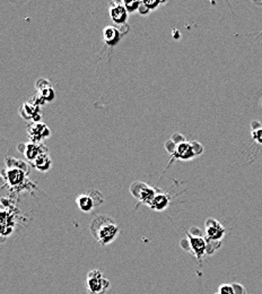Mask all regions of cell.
I'll return each mask as SVG.
<instances>
[{
  "label": "cell",
  "instance_id": "1",
  "mask_svg": "<svg viewBox=\"0 0 262 294\" xmlns=\"http://www.w3.org/2000/svg\"><path fill=\"white\" fill-rule=\"evenodd\" d=\"M91 233L102 245H110L119 234V226L109 216H96L91 223Z\"/></svg>",
  "mask_w": 262,
  "mask_h": 294
},
{
  "label": "cell",
  "instance_id": "2",
  "mask_svg": "<svg viewBox=\"0 0 262 294\" xmlns=\"http://www.w3.org/2000/svg\"><path fill=\"white\" fill-rule=\"evenodd\" d=\"M110 286V281L103 276L99 270H94L87 274L86 289L88 294H106Z\"/></svg>",
  "mask_w": 262,
  "mask_h": 294
},
{
  "label": "cell",
  "instance_id": "3",
  "mask_svg": "<svg viewBox=\"0 0 262 294\" xmlns=\"http://www.w3.org/2000/svg\"><path fill=\"white\" fill-rule=\"evenodd\" d=\"M188 240H189V250L199 262H201L202 258L209 253V245L207 240L201 235L198 237V235H193L190 232L188 233Z\"/></svg>",
  "mask_w": 262,
  "mask_h": 294
},
{
  "label": "cell",
  "instance_id": "4",
  "mask_svg": "<svg viewBox=\"0 0 262 294\" xmlns=\"http://www.w3.org/2000/svg\"><path fill=\"white\" fill-rule=\"evenodd\" d=\"M130 191L132 196L147 205H149L150 201H152L154 199V197L156 196L155 190L152 188V187H149L148 185H145V183L139 181L132 183Z\"/></svg>",
  "mask_w": 262,
  "mask_h": 294
},
{
  "label": "cell",
  "instance_id": "5",
  "mask_svg": "<svg viewBox=\"0 0 262 294\" xmlns=\"http://www.w3.org/2000/svg\"><path fill=\"white\" fill-rule=\"evenodd\" d=\"M224 226L218 222V220L210 219L206 222V238L208 239L209 242H217L219 244V241L223 239L225 235Z\"/></svg>",
  "mask_w": 262,
  "mask_h": 294
},
{
  "label": "cell",
  "instance_id": "6",
  "mask_svg": "<svg viewBox=\"0 0 262 294\" xmlns=\"http://www.w3.org/2000/svg\"><path fill=\"white\" fill-rule=\"evenodd\" d=\"M28 135L33 143H39L50 135V130L44 123L34 122L28 128Z\"/></svg>",
  "mask_w": 262,
  "mask_h": 294
},
{
  "label": "cell",
  "instance_id": "7",
  "mask_svg": "<svg viewBox=\"0 0 262 294\" xmlns=\"http://www.w3.org/2000/svg\"><path fill=\"white\" fill-rule=\"evenodd\" d=\"M110 16L118 25H124L128 20V10L122 3H113L110 8Z\"/></svg>",
  "mask_w": 262,
  "mask_h": 294
},
{
  "label": "cell",
  "instance_id": "8",
  "mask_svg": "<svg viewBox=\"0 0 262 294\" xmlns=\"http://www.w3.org/2000/svg\"><path fill=\"white\" fill-rule=\"evenodd\" d=\"M25 171L21 168H10L7 171V180L8 183L13 187H20L24 182Z\"/></svg>",
  "mask_w": 262,
  "mask_h": 294
},
{
  "label": "cell",
  "instance_id": "9",
  "mask_svg": "<svg viewBox=\"0 0 262 294\" xmlns=\"http://www.w3.org/2000/svg\"><path fill=\"white\" fill-rule=\"evenodd\" d=\"M121 39V33L119 28L114 26H106L103 29V40L108 46H116V44L120 41Z\"/></svg>",
  "mask_w": 262,
  "mask_h": 294
},
{
  "label": "cell",
  "instance_id": "10",
  "mask_svg": "<svg viewBox=\"0 0 262 294\" xmlns=\"http://www.w3.org/2000/svg\"><path fill=\"white\" fill-rule=\"evenodd\" d=\"M197 152L193 150V145H191L190 143H181L174 150V155L176 157H180V159H190L193 155H195Z\"/></svg>",
  "mask_w": 262,
  "mask_h": 294
},
{
  "label": "cell",
  "instance_id": "11",
  "mask_svg": "<svg viewBox=\"0 0 262 294\" xmlns=\"http://www.w3.org/2000/svg\"><path fill=\"white\" fill-rule=\"evenodd\" d=\"M22 116L25 119H33L34 121L40 120V113H39V105L32 104V103H25L22 108Z\"/></svg>",
  "mask_w": 262,
  "mask_h": 294
},
{
  "label": "cell",
  "instance_id": "12",
  "mask_svg": "<svg viewBox=\"0 0 262 294\" xmlns=\"http://www.w3.org/2000/svg\"><path fill=\"white\" fill-rule=\"evenodd\" d=\"M44 152L42 146H40L38 143H31V144L25 145L24 155L26 156L29 161H35Z\"/></svg>",
  "mask_w": 262,
  "mask_h": 294
},
{
  "label": "cell",
  "instance_id": "13",
  "mask_svg": "<svg viewBox=\"0 0 262 294\" xmlns=\"http://www.w3.org/2000/svg\"><path fill=\"white\" fill-rule=\"evenodd\" d=\"M169 203V197L165 194H157L156 196L154 197V199L149 203V207L153 209H156V211H163Z\"/></svg>",
  "mask_w": 262,
  "mask_h": 294
},
{
  "label": "cell",
  "instance_id": "14",
  "mask_svg": "<svg viewBox=\"0 0 262 294\" xmlns=\"http://www.w3.org/2000/svg\"><path fill=\"white\" fill-rule=\"evenodd\" d=\"M77 205L78 207L82 209L83 212H90L92 208L94 207L95 203L94 198L92 197V195H80V196L77 197Z\"/></svg>",
  "mask_w": 262,
  "mask_h": 294
},
{
  "label": "cell",
  "instance_id": "15",
  "mask_svg": "<svg viewBox=\"0 0 262 294\" xmlns=\"http://www.w3.org/2000/svg\"><path fill=\"white\" fill-rule=\"evenodd\" d=\"M34 165L36 169H39V170L47 171V170H49L51 167V159L48 154L43 153L34 161Z\"/></svg>",
  "mask_w": 262,
  "mask_h": 294
},
{
  "label": "cell",
  "instance_id": "16",
  "mask_svg": "<svg viewBox=\"0 0 262 294\" xmlns=\"http://www.w3.org/2000/svg\"><path fill=\"white\" fill-rule=\"evenodd\" d=\"M40 92V97H41L44 101H52L54 98V91L50 85L41 88Z\"/></svg>",
  "mask_w": 262,
  "mask_h": 294
},
{
  "label": "cell",
  "instance_id": "17",
  "mask_svg": "<svg viewBox=\"0 0 262 294\" xmlns=\"http://www.w3.org/2000/svg\"><path fill=\"white\" fill-rule=\"evenodd\" d=\"M215 294H236L234 284H221Z\"/></svg>",
  "mask_w": 262,
  "mask_h": 294
},
{
  "label": "cell",
  "instance_id": "18",
  "mask_svg": "<svg viewBox=\"0 0 262 294\" xmlns=\"http://www.w3.org/2000/svg\"><path fill=\"white\" fill-rule=\"evenodd\" d=\"M140 1H125L123 5L125 7V9L128 10V13H134L136 10L139 9L140 6Z\"/></svg>",
  "mask_w": 262,
  "mask_h": 294
},
{
  "label": "cell",
  "instance_id": "19",
  "mask_svg": "<svg viewBox=\"0 0 262 294\" xmlns=\"http://www.w3.org/2000/svg\"><path fill=\"white\" fill-rule=\"evenodd\" d=\"M143 3H145V6L148 8L149 10L152 9H156L158 6L161 5V1H158V0H145V1H143Z\"/></svg>",
  "mask_w": 262,
  "mask_h": 294
},
{
  "label": "cell",
  "instance_id": "20",
  "mask_svg": "<svg viewBox=\"0 0 262 294\" xmlns=\"http://www.w3.org/2000/svg\"><path fill=\"white\" fill-rule=\"evenodd\" d=\"M253 138L256 139L257 142H259L260 144H262V129H258L253 132Z\"/></svg>",
  "mask_w": 262,
  "mask_h": 294
},
{
  "label": "cell",
  "instance_id": "21",
  "mask_svg": "<svg viewBox=\"0 0 262 294\" xmlns=\"http://www.w3.org/2000/svg\"><path fill=\"white\" fill-rule=\"evenodd\" d=\"M138 12H139L140 14H142V15H147V14L149 13V9L147 8V7L145 6V3L142 2V3H140V6H139Z\"/></svg>",
  "mask_w": 262,
  "mask_h": 294
},
{
  "label": "cell",
  "instance_id": "22",
  "mask_svg": "<svg viewBox=\"0 0 262 294\" xmlns=\"http://www.w3.org/2000/svg\"><path fill=\"white\" fill-rule=\"evenodd\" d=\"M234 286H235V292H236V294H245V289L243 288L242 285L234 284Z\"/></svg>",
  "mask_w": 262,
  "mask_h": 294
}]
</instances>
